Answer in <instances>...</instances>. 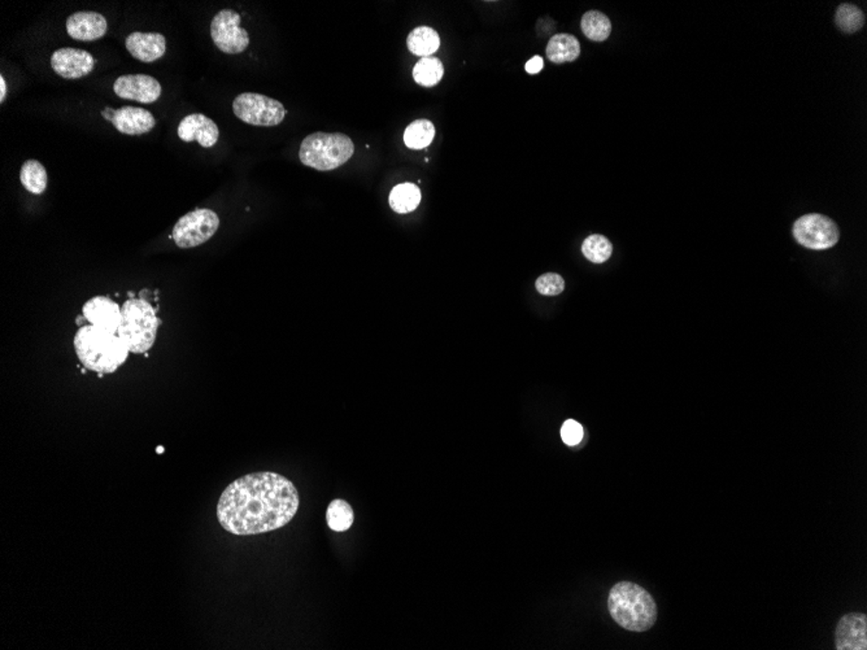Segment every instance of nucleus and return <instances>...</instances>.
Segmentation results:
<instances>
[{
    "instance_id": "obj_9",
    "label": "nucleus",
    "mask_w": 867,
    "mask_h": 650,
    "mask_svg": "<svg viewBox=\"0 0 867 650\" xmlns=\"http://www.w3.org/2000/svg\"><path fill=\"white\" fill-rule=\"evenodd\" d=\"M211 37L214 46L228 55L242 54L249 44L248 33L240 28V14L233 10L220 11L213 17Z\"/></svg>"
},
{
    "instance_id": "obj_19",
    "label": "nucleus",
    "mask_w": 867,
    "mask_h": 650,
    "mask_svg": "<svg viewBox=\"0 0 867 650\" xmlns=\"http://www.w3.org/2000/svg\"><path fill=\"white\" fill-rule=\"evenodd\" d=\"M407 46L411 54L429 58L439 50L440 37L433 28L420 26L408 35Z\"/></svg>"
},
{
    "instance_id": "obj_26",
    "label": "nucleus",
    "mask_w": 867,
    "mask_h": 650,
    "mask_svg": "<svg viewBox=\"0 0 867 650\" xmlns=\"http://www.w3.org/2000/svg\"><path fill=\"white\" fill-rule=\"evenodd\" d=\"M835 23L843 33H857L865 25V14L857 5L844 3L837 7Z\"/></svg>"
},
{
    "instance_id": "obj_20",
    "label": "nucleus",
    "mask_w": 867,
    "mask_h": 650,
    "mask_svg": "<svg viewBox=\"0 0 867 650\" xmlns=\"http://www.w3.org/2000/svg\"><path fill=\"white\" fill-rule=\"evenodd\" d=\"M421 203V191L413 184H402L390 194V207L396 213H411Z\"/></svg>"
},
{
    "instance_id": "obj_15",
    "label": "nucleus",
    "mask_w": 867,
    "mask_h": 650,
    "mask_svg": "<svg viewBox=\"0 0 867 650\" xmlns=\"http://www.w3.org/2000/svg\"><path fill=\"white\" fill-rule=\"evenodd\" d=\"M108 23L105 17L98 12H77L67 20V32L73 40L91 42L107 33Z\"/></svg>"
},
{
    "instance_id": "obj_25",
    "label": "nucleus",
    "mask_w": 867,
    "mask_h": 650,
    "mask_svg": "<svg viewBox=\"0 0 867 650\" xmlns=\"http://www.w3.org/2000/svg\"><path fill=\"white\" fill-rule=\"evenodd\" d=\"M354 509L342 499L333 500L326 510V522L335 532H345L354 525Z\"/></svg>"
},
{
    "instance_id": "obj_11",
    "label": "nucleus",
    "mask_w": 867,
    "mask_h": 650,
    "mask_svg": "<svg viewBox=\"0 0 867 650\" xmlns=\"http://www.w3.org/2000/svg\"><path fill=\"white\" fill-rule=\"evenodd\" d=\"M93 56L85 50L66 49L56 50L51 56V67L56 75L67 79L86 77L94 70Z\"/></svg>"
},
{
    "instance_id": "obj_2",
    "label": "nucleus",
    "mask_w": 867,
    "mask_h": 650,
    "mask_svg": "<svg viewBox=\"0 0 867 650\" xmlns=\"http://www.w3.org/2000/svg\"><path fill=\"white\" fill-rule=\"evenodd\" d=\"M75 349L79 363L99 375H112L128 360L129 349L119 335L86 325L78 329Z\"/></svg>"
},
{
    "instance_id": "obj_16",
    "label": "nucleus",
    "mask_w": 867,
    "mask_h": 650,
    "mask_svg": "<svg viewBox=\"0 0 867 650\" xmlns=\"http://www.w3.org/2000/svg\"><path fill=\"white\" fill-rule=\"evenodd\" d=\"M129 54L143 63H154L167 52V41L163 34L140 33L128 35L125 41Z\"/></svg>"
},
{
    "instance_id": "obj_14",
    "label": "nucleus",
    "mask_w": 867,
    "mask_h": 650,
    "mask_svg": "<svg viewBox=\"0 0 867 650\" xmlns=\"http://www.w3.org/2000/svg\"><path fill=\"white\" fill-rule=\"evenodd\" d=\"M178 137L184 142L190 143L196 140L204 149H211L219 140V126L204 114H189L179 122Z\"/></svg>"
},
{
    "instance_id": "obj_12",
    "label": "nucleus",
    "mask_w": 867,
    "mask_h": 650,
    "mask_svg": "<svg viewBox=\"0 0 867 650\" xmlns=\"http://www.w3.org/2000/svg\"><path fill=\"white\" fill-rule=\"evenodd\" d=\"M835 646L837 650L867 649V618L865 614H846L837 623L835 631Z\"/></svg>"
},
{
    "instance_id": "obj_17",
    "label": "nucleus",
    "mask_w": 867,
    "mask_h": 650,
    "mask_svg": "<svg viewBox=\"0 0 867 650\" xmlns=\"http://www.w3.org/2000/svg\"><path fill=\"white\" fill-rule=\"evenodd\" d=\"M111 122L117 131L126 135L147 134L156 125L154 114L138 107H122L113 111Z\"/></svg>"
},
{
    "instance_id": "obj_10",
    "label": "nucleus",
    "mask_w": 867,
    "mask_h": 650,
    "mask_svg": "<svg viewBox=\"0 0 867 650\" xmlns=\"http://www.w3.org/2000/svg\"><path fill=\"white\" fill-rule=\"evenodd\" d=\"M113 91L119 98L151 104L160 98L161 85L147 75H126L114 81Z\"/></svg>"
},
{
    "instance_id": "obj_7",
    "label": "nucleus",
    "mask_w": 867,
    "mask_h": 650,
    "mask_svg": "<svg viewBox=\"0 0 867 650\" xmlns=\"http://www.w3.org/2000/svg\"><path fill=\"white\" fill-rule=\"evenodd\" d=\"M220 228L216 212L198 208L178 220L173 228L172 238L179 248H194L208 242Z\"/></svg>"
},
{
    "instance_id": "obj_30",
    "label": "nucleus",
    "mask_w": 867,
    "mask_h": 650,
    "mask_svg": "<svg viewBox=\"0 0 867 650\" xmlns=\"http://www.w3.org/2000/svg\"><path fill=\"white\" fill-rule=\"evenodd\" d=\"M543 66H545L543 59L540 56H534L530 61L526 63V72L530 73V75H537L543 69Z\"/></svg>"
},
{
    "instance_id": "obj_5",
    "label": "nucleus",
    "mask_w": 867,
    "mask_h": 650,
    "mask_svg": "<svg viewBox=\"0 0 867 650\" xmlns=\"http://www.w3.org/2000/svg\"><path fill=\"white\" fill-rule=\"evenodd\" d=\"M158 316L154 307L145 299H129L122 305L120 339L129 352L143 355L154 347L158 329Z\"/></svg>"
},
{
    "instance_id": "obj_29",
    "label": "nucleus",
    "mask_w": 867,
    "mask_h": 650,
    "mask_svg": "<svg viewBox=\"0 0 867 650\" xmlns=\"http://www.w3.org/2000/svg\"><path fill=\"white\" fill-rule=\"evenodd\" d=\"M561 438L567 446H577L583 439V428L577 420H567L561 428Z\"/></svg>"
},
{
    "instance_id": "obj_28",
    "label": "nucleus",
    "mask_w": 867,
    "mask_h": 650,
    "mask_svg": "<svg viewBox=\"0 0 867 650\" xmlns=\"http://www.w3.org/2000/svg\"><path fill=\"white\" fill-rule=\"evenodd\" d=\"M537 293H542L546 296H556L563 293L564 288H565V281H564L563 276L556 275V273H546L537 278Z\"/></svg>"
},
{
    "instance_id": "obj_13",
    "label": "nucleus",
    "mask_w": 867,
    "mask_h": 650,
    "mask_svg": "<svg viewBox=\"0 0 867 650\" xmlns=\"http://www.w3.org/2000/svg\"><path fill=\"white\" fill-rule=\"evenodd\" d=\"M84 319L89 320L90 325L117 334L122 323V308L107 296H96L90 299L82 309Z\"/></svg>"
},
{
    "instance_id": "obj_3",
    "label": "nucleus",
    "mask_w": 867,
    "mask_h": 650,
    "mask_svg": "<svg viewBox=\"0 0 867 650\" xmlns=\"http://www.w3.org/2000/svg\"><path fill=\"white\" fill-rule=\"evenodd\" d=\"M608 609L617 625L633 632H645L657 620V605L645 588L621 582L614 585L608 596Z\"/></svg>"
},
{
    "instance_id": "obj_22",
    "label": "nucleus",
    "mask_w": 867,
    "mask_h": 650,
    "mask_svg": "<svg viewBox=\"0 0 867 650\" xmlns=\"http://www.w3.org/2000/svg\"><path fill=\"white\" fill-rule=\"evenodd\" d=\"M411 76H413L414 82L419 84L420 86L434 87L435 85L442 81L443 76H445V67H443L439 59L429 56V58H422L414 66Z\"/></svg>"
},
{
    "instance_id": "obj_1",
    "label": "nucleus",
    "mask_w": 867,
    "mask_h": 650,
    "mask_svg": "<svg viewBox=\"0 0 867 650\" xmlns=\"http://www.w3.org/2000/svg\"><path fill=\"white\" fill-rule=\"evenodd\" d=\"M301 496L286 476L273 472L247 474L228 485L217 504V519L237 537L266 534L295 519Z\"/></svg>"
},
{
    "instance_id": "obj_6",
    "label": "nucleus",
    "mask_w": 867,
    "mask_h": 650,
    "mask_svg": "<svg viewBox=\"0 0 867 650\" xmlns=\"http://www.w3.org/2000/svg\"><path fill=\"white\" fill-rule=\"evenodd\" d=\"M233 111L240 122L264 128L278 126L286 117V108L281 102L255 93L238 95L233 102Z\"/></svg>"
},
{
    "instance_id": "obj_31",
    "label": "nucleus",
    "mask_w": 867,
    "mask_h": 650,
    "mask_svg": "<svg viewBox=\"0 0 867 650\" xmlns=\"http://www.w3.org/2000/svg\"><path fill=\"white\" fill-rule=\"evenodd\" d=\"M5 96H7V84H5V77H0V103L5 102Z\"/></svg>"
},
{
    "instance_id": "obj_4",
    "label": "nucleus",
    "mask_w": 867,
    "mask_h": 650,
    "mask_svg": "<svg viewBox=\"0 0 867 650\" xmlns=\"http://www.w3.org/2000/svg\"><path fill=\"white\" fill-rule=\"evenodd\" d=\"M355 154V144L343 132L317 131L304 138L299 160L319 172H330L345 166Z\"/></svg>"
},
{
    "instance_id": "obj_27",
    "label": "nucleus",
    "mask_w": 867,
    "mask_h": 650,
    "mask_svg": "<svg viewBox=\"0 0 867 650\" xmlns=\"http://www.w3.org/2000/svg\"><path fill=\"white\" fill-rule=\"evenodd\" d=\"M582 254L593 264H602L610 260L613 254V246L604 235H590L582 244Z\"/></svg>"
},
{
    "instance_id": "obj_18",
    "label": "nucleus",
    "mask_w": 867,
    "mask_h": 650,
    "mask_svg": "<svg viewBox=\"0 0 867 650\" xmlns=\"http://www.w3.org/2000/svg\"><path fill=\"white\" fill-rule=\"evenodd\" d=\"M546 52L552 63H570L577 60L581 55V44L574 35L557 34L546 44Z\"/></svg>"
},
{
    "instance_id": "obj_21",
    "label": "nucleus",
    "mask_w": 867,
    "mask_h": 650,
    "mask_svg": "<svg viewBox=\"0 0 867 650\" xmlns=\"http://www.w3.org/2000/svg\"><path fill=\"white\" fill-rule=\"evenodd\" d=\"M20 181L26 191L41 195L45 193L49 184L46 167L38 160L25 161L20 170Z\"/></svg>"
},
{
    "instance_id": "obj_8",
    "label": "nucleus",
    "mask_w": 867,
    "mask_h": 650,
    "mask_svg": "<svg viewBox=\"0 0 867 650\" xmlns=\"http://www.w3.org/2000/svg\"><path fill=\"white\" fill-rule=\"evenodd\" d=\"M793 237L807 248L823 251L839 242L840 232L833 220L823 214L810 213L796 221Z\"/></svg>"
},
{
    "instance_id": "obj_24",
    "label": "nucleus",
    "mask_w": 867,
    "mask_h": 650,
    "mask_svg": "<svg viewBox=\"0 0 867 650\" xmlns=\"http://www.w3.org/2000/svg\"><path fill=\"white\" fill-rule=\"evenodd\" d=\"M434 123L429 120H416L405 129L404 143L411 149H423L433 143L435 138Z\"/></svg>"
},
{
    "instance_id": "obj_23",
    "label": "nucleus",
    "mask_w": 867,
    "mask_h": 650,
    "mask_svg": "<svg viewBox=\"0 0 867 650\" xmlns=\"http://www.w3.org/2000/svg\"><path fill=\"white\" fill-rule=\"evenodd\" d=\"M581 28L589 40L593 42H604L612 32V23L607 14L599 11H589L582 17Z\"/></svg>"
}]
</instances>
